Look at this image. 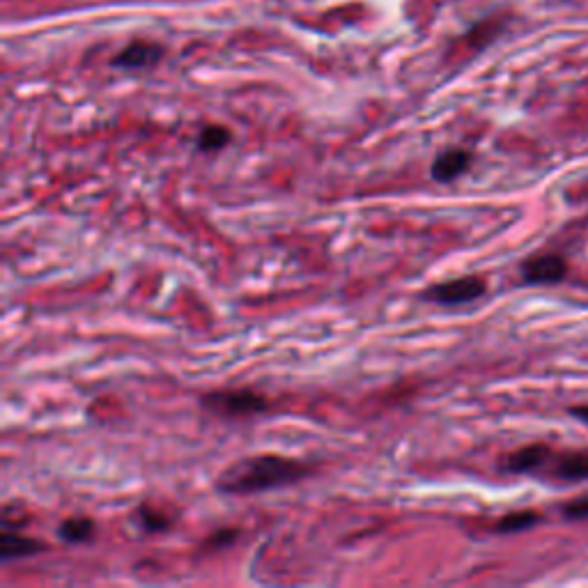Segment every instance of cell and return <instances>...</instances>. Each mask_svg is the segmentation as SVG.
Here are the masks:
<instances>
[{"label": "cell", "instance_id": "1", "mask_svg": "<svg viewBox=\"0 0 588 588\" xmlns=\"http://www.w3.org/2000/svg\"><path fill=\"white\" fill-rule=\"evenodd\" d=\"M313 474L311 464H304L283 455H255L232 462L216 478V490L228 497H249L276 487L306 481Z\"/></svg>", "mask_w": 588, "mask_h": 588}, {"label": "cell", "instance_id": "2", "mask_svg": "<svg viewBox=\"0 0 588 588\" xmlns=\"http://www.w3.org/2000/svg\"><path fill=\"white\" fill-rule=\"evenodd\" d=\"M207 412L216 416H226V419H246V416L262 414L269 409V400L251 389L239 391H212L200 398Z\"/></svg>", "mask_w": 588, "mask_h": 588}, {"label": "cell", "instance_id": "3", "mask_svg": "<svg viewBox=\"0 0 588 588\" xmlns=\"http://www.w3.org/2000/svg\"><path fill=\"white\" fill-rule=\"evenodd\" d=\"M487 290V283L481 276H462L453 278V281L437 283L432 288L425 290L421 297L430 304L439 306H462L471 304V301L481 299Z\"/></svg>", "mask_w": 588, "mask_h": 588}, {"label": "cell", "instance_id": "4", "mask_svg": "<svg viewBox=\"0 0 588 588\" xmlns=\"http://www.w3.org/2000/svg\"><path fill=\"white\" fill-rule=\"evenodd\" d=\"M568 274V265L561 255L554 253H545V255H536V258H529L522 265V278L526 283L531 285H549V283H559L566 278Z\"/></svg>", "mask_w": 588, "mask_h": 588}, {"label": "cell", "instance_id": "5", "mask_svg": "<svg viewBox=\"0 0 588 588\" xmlns=\"http://www.w3.org/2000/svg\"><path fill=\"white\" fill-rule=\"evenodd\" d=\"M471 152L467 150H446L441 152L439 157L432 161V168H430V175L432 180L439 182V184H451L458 180L460 175H464L471 166Z\"/></svg>", "mask_w": 588, "mask_h": 588}, {"label": "cell", "instance_id": "6", "mask_svg": "<svg viewBox=\"0 0 588 588\" xmlns=\"http://www.w3.org/2000/svg\"><path fill=\"white\" fill-rule=\"evenodd\" d=\"M44 543L35 538L23 536L14 529H3V538H0V556L3 561H14V559H26V556H35L44 552Z\"/></svg>", "mask_w": 588, "mask_h": 588}, {"label": "cell", "instance_id": "7", "mask_svg": "<svg viewBox=\"0 0 588 588\" xmlns=\"http://www.w3.org/2000/svg\"><path fill=\"white\" fill-rule=\"evenodd\" d=\"M161 56H164V51H161L157 44L138 42V44L127 46L122 53H118L113 60V65L122 69H143V67L157 65Z\"/></svg>", "mask_w": 588, "mask_h": 588}, {"label": "cell", "instance_id": "8", "mask_svg": "<svg viewBox=\"0 0 588 588\" xmlns=\"http://www.w3.org/2000/svg\"><path fill=\"white\" fill-rule=\"evenodd\" d=\"M549 458H552V451L545 444H531L515 451L513 455H508L506 469L515 471V474H529V471L543 467Z\"/></svg>", "mask_w": 588, "mask_h": 588}, {"label": "cell", "instance_id": "9", "mask_svg": "<svg viewBox=\"0 0 588 588\" xmlns=\"http://www.w3.org/2000/svg\"><path fill=\"white\" fill-rule=\"evenodd\" d=\"M552 474L561 481H586L588 478V453H570L556 460Z\"/></svg>", "mask_w": 588, "mask_h": 588}, {"label": "cell", "instance_id": "10", "mask_svg": "<svg viewBox=\"0 0 588 588\" xmlns=\"http://www.w3.org/2000/svg\"><path fill=\"white\" fill-rule=\"evenodd\" d=\"M95 531V522L90 517H67V520L58 526V538L65 540L69 545L88 543Z\"/></svg>", "mask_w": 588, "mask_h": 588}, {"label": "cell", "instance_id": "11", "mask_svg": "<svg viewBox=\"0 0 588 588\" xmlns=\"http://www.w3.org/2000/svg\"><path fill=\"white\" fill-rule=\"evenodd\" d=\"M134 520L145 533H164L173 526V517H168V513H164V510L147 506V504L136 508Z\"/></svg>", "mask_w": 588, "mask_h": 588}, {"label": "cell", "instance_id": "12", "mask_svg": "<svg viewBox=\"0 0 588 588\" xmlns=\"http://www.w3.org/2000/svg\"><path fill=\"white\" fill-rule=\"evenodd\" d=\"M232 141V134L221 125H210L200 131L198 138H196V145L200 152H219Z\"/></svg>", "mask_w": 588, "mask_h": 588}, {"label": "cell", "instance_id": "13", "mask_svg": "<svg viewBox=\"0 0 588 588\" xmlns=\"http://www.w3.org/2000/svg\"><path fill=\"white\" fill-rule=\"evenodd\" d=\"M540 522V515L533 513V510H520V513H510L506 517H501L497 524L499 533H517L524 529H531L533 524Z\"/></svg>", "mask_w": 588, "mask_h": 588}, {"label": "cell", "instance_id": "14", "mask_svg": "<svg viewBox=\"0 0 588 588\" xmlns=\"http://www.w3.org/2000/svg\"><path fill=\"white\" fill-rule=\"evenodd\" d=\"M239 531L237 529H221V531H214L212 538L207 540V547L212 549H219V547H228L237 540Z\"/></svg>", "mask_w": 588, "mask_h": 588}, {"label": "cell", "instance_id": "15", "mask_svg": "<svg viewBox=\"0 0 588 588\" xmlns=\"http://www.w3.org/2000/svg\"><path fill=\"white\" fill-rule=\"evenodd\" d=\"M563 515H566L568 520H588V497L572 501V504L563 508Z\"/></svg>", "mask_w": 588, "mask_h": 588}, {"label": "cell", "instance_id": "16", "mask_svg": "<svg viewBox=\"0 0 588 588\" xmlns=\"http://www.w3.org/2000/svg\"><path fill=\"white\" fill-rule=\"evenodd\" d=\"M572 416H577V419H582L584 423H588V407H575L570 409Z\"/></svg>", "mask_w": 588, "mask_h": 588}]
</instances>
